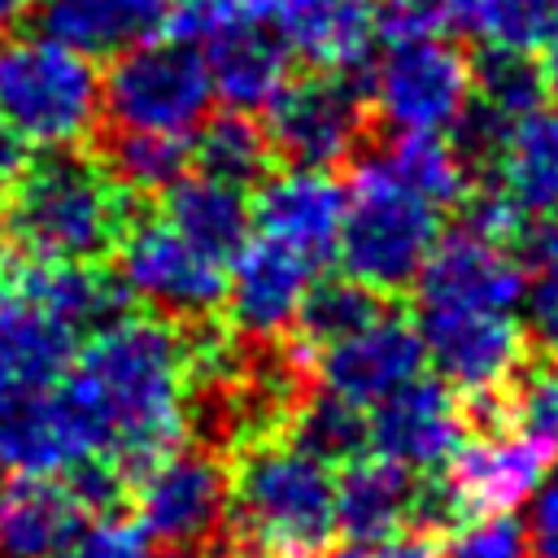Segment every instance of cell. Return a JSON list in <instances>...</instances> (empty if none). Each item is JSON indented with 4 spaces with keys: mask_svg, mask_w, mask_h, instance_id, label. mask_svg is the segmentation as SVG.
<instances>
[{
    "mask_svg": "<svg viewBox=\"0 0 558 558\" xmlns=\"http://www.w3.org/2000/svg\"><path fill=\"white\" fill-rule=\"evenodd\" d=\"M61 375L92 453L109 458L126 480L187 432L183 336L157 314H118L87 331V344L70 353Z\"/></svg>",
    "mask_w": 558,
    "mask_h": 558,
    "instance_id": "6da1fadb",
    "label": "cell"
},
{
    "mask_svg": "<svg viewBox=\"0 0 558 558\" xmlns=\"http://www.w3.org/2000/svg\"><path fill=\"white\" fill-rule=\"evenodd\" d=\"M227 536L231 558H314L336 532L331 466L288 445L257 436L235 445L227 466Z\"/></svg>",
    "mask_w": 558,
    "mask_h": 558,
    "instance_id": "7a4b0ae2",
    "label": "cell"
},
{
    "mask_svg": "<svg viewBox=\"0 0 558 558\" xmlns=\"http://www.w3.org/2000/svg\"><path fill=\"white\" fill-rule=\"evenodd\" d=\"M131 214L126 187L100 161L70 148H48L31 166H17L4 231L26 257L100 262L113 253Z\"/></svg>",
    "mask_w": 558,
    "mask_h": 558,
    "instance_id": "3957f363",
    "label": "cell"
},
{
    "mask_svg": "<svg viewBox=\"0 0 558 558\" xmlns=\"http://www.w3.org/2000/svg\"><path fill=\"white\" fill-rule=\"evenodd\" d=\"M440 240V209L405 187L384 157H362L344 187L336 253L344 275L384 292L414 288L427 253Z\"/></svg>",
    "mask_w": 558,
    "mask_h": 558,
    "instance_id": "277c9868",
    "label": "cell"
},
{
    "mask_svg": "<svg viewBox=\"0 0 558 558\" xmlns=\"http://www.w3.org/2000/svg\"><path fill=\"white\" fill-rule=\"evenodd\" d=\"M100 118V70L87 52L26 35L0 48V122L26 148H74Z\"/></svg>",
    "mask_w": 558,
    "mask_h": 558,
    "instance_id": "5b68a950",
    "label": "cell"
},
{
    "mask_svg": "<svg viewBox=\"0 0 558 558\" xmlns=\"http://www.w3.org/2000/svg\"><path fill=\"white\" fill-rule=\"evenodd\" d=\"M209 65L196 44L161 35L122 48L100 78V109L126 131L192 135L209 113Z\"/></svg>",
    "mask_w": 558,
    "mask_h": 558,
    "instance_id": "8992f818",
    "label": "cell"
},
{
    "mask_svg": "<svg viewBox=\"0 0 558 558\" xmlns=\"http://www.w3.org/2000/svg\"><path fill=\"white\" fill-rule=\"evenodd\" d=\"M366 105L362 70H314L288 78L266 105V140L292 166L331 170L362 148Z\"/></svg>",
    "mask_w": 558,
    "mask_h": 558,
    "instance_id": "52a82bcc",
    "label": "cell"
},
{
    "mask_svg": "<svg viewBox=\"0 0 558 558\" xmlns=\"http://www.w3.org/2000/svg\"><path fill=\"white\" fill-rule=\"evenodd\" d=\"M118 279L126 296L144 301L157 318L205 323L227 296V270L187 244L166 218L131 214L118 235Z\"/></svg>",
    "mask_w": 558,
    "mask_h": 558,
    "instance_id": "ba28073f",
    "label": "cell"
},
{
    "mask_svg": "<svg viewBox=\"0 0 558 558\" xmlns=\"http://www.w3.org/2000/svg\"><path fill=\"white\" fill-rule=\"evenodd\" d=\"M135 523L148 541L205 549L227 519V462L214 445H174L131 475Z\"/></svg>",
    "mask_w": 558,
    "mask_h": 558,
    "instance_id": "9c48e42d",
    "label": "cell"
},
{
    "mask_svg": "<svg viewBox=\"0 0 558 558\" xmlns=\"http://www.w3.org/2000/svg\"><path fill=\"white\" fill-rule=\"evenodd\" d=\"M379 118L397 131H445L471 96V61L432 39H397L366 78Z\"/></svg>",
    "mask_w": 558,
    "mask_h": 558,
    "instance_id": "30bf717a",
    "label": "cell"
},
{
    "mask_svg": "<svg viewBox=\"0 0 558 558\" xmlns=\"http://www.w3.org/2000/svg\"><path fill=\"white\" fill-rule=\"evenodd\" d=\"M214 92L231 109H266L292 78V44L283 39L270 0H222L214 26L196 44Z\"/></svg>",
    "mask_w": 558,
    "mask_h": 558,
    "instance_id": "8fae6325",
    "label": "cell"
},
{
    "mask_svg": "<svg viewBox=\"0 0 558 558\" xmlns=\"http://www.w3.org/2000/svg\"><path fill=\"white\" fill-rule=\"evenodd\" d=\"M418 336L436 375L466 397L506 392L527 357L514 310H418Z\"/></svg>",
    "mask_w": 558,
    "mask_h": 558,
    "instance_id": "7c38bea8",
    "label": "cell"
},
{
    "mask_svg": "<svg viewBox=\"0 0 558 558\" xmlns=\"http://www.w3.org/2000/svg\"><path fill=\"white\" fill-rule=\"evenodd\" d=\"M423 336L418 323L405 314H392L388 305L357 331L331 340L327 349L314 353L318 384L353 405H375L414 375H423Z\"/></svg>",
    "mask_w": 558,
    "mask_h": 558,
    "instance_id": "4fadbf2b",
    "label": "cell"
},
{
    "mask_svg": "<svg viewBox=\"0 0 558 558\" xmlns=\"http://www.w3.org/2000/svg\"><path fill=\"white\" fill-rule=\"evenodd\" d=\"M523 283L527 270L519 257L475 227H458L436 240L414 279L418 310H514L523 301Z\"/></svg>",
    "mask_w": 558,
    "mask_h": 558,
    "instance_id": "5bb4252c",
    "label": "cell"
},
{
    "mask_svg": "<svg viewBox=\"0 0 558 558\" xmlns=\"http://www.w3.org/2000/svg\"><path fill=\"white\" fill-rule=\"evenodd\" d=\"M462 436L466 414L445 379L414 375L410 384L375 401L366 414V449L405 471H440L445 458L462 445Z\"/></svg>",
    "mask_w": 558,
    "mask_h": 558,
    "instance_id": "9a60e30c",
    "label": "cell"
},
{
    "mask_svg": "<svg viewBox=\"0 0 558 558\" xmlns=\"http://www.w3.org/2000/svg\"><path fill=\"white\" fill-rule=\"evenodd\" d=\"M440 480L449 484L462 519L466 514H506L523 506L536 484L545 480V449L532 445L523 432L510 436L506 427L475 432L471 440L445 458Z\"/></svg>",
    "mask_w": 558,
    "mask_h": 558,
    "instance_id": "2e32d148",
    "label": "cell"
},
{
    "mask_svg": "<svg viewBox=\"0 0 558 558\" xmlns=\"http://www.w3.org/2000/svg\"><path fill=\"white\" fill-rule=\"evenodd\" d=\"M96 458L87 427L61 388H13L0 392V466L13 475H61Z\"/></svg>",
    "mask_w": 558,
    "mask_h": 558,
    "instance_id": "e0dca14e",
    "label": "cell"
},
{
    "mask_svg": "<svg viewBox=\"0 0 558 558\" xmlns=\"http://www.w3.org/2000/svg\"><path fill=\"white\" fill-rule=\"evenodd\" d=\"M248 209L266 240L283 244L288 253L305 257L318 270L336 253L344 187L327 170L292 166L283 174H266L257 187V201Z\"/></svg>",
    "mask_w": 558,
    "mask_h": 558,
    "instance_id": "ac0fdd59",
    "label": "cell"
},
{
    "mask_svg": "<svg viewBox=\"0 0 558 558\" xmlns=\"http://www.w3.org/2000/svg\"><path fill=\"white\" fill-rule=\"evenodd\" d=\"M314 279V266L283 244L257 235L244 240V248L231 257L227 275V305H231V327L244 340H275L292 327L296 305Z\"/></svg>",
    "mask_w": 558,
    "mask_h": 558,
    "instance_id": "d6986e66",
    "label": "cell"
},
{
    "mask_svg": "<svg viewBox=\"0 0 558 558\" xmlns=\"http://www.w3.org/2000/svg\"><path fill=\"white\" fill-rule=\"evenodd\" d=\"M4 288L26 305L57 318L65 331H96L126 314V288L118 275L100 270L96 262H57V257H26L4 270Z\"/></svg>",
    "mask_w": 558,
    "mask_h": 558,
    "instance_id": "ffe728a7",
    "label": "cell"
},
{
    "mask_svg": "<svg viewBox=\"0 0 558 558\" xmlns=\"http://www.w3.org/2000/svg\"><path fill=\"white\" fill-rule=\"evenodd\" d=\"M488 187L527 218H558V109L536 105L510 122Z\"/></svg>",
    "mask_w": 558,
    "mask_h": 558,
    "instance_id": "44dd1931",
    "label": "cell"
},
{
    "mask_svg": "<svg viewBox=\"0 0 558 558\" xmlns=\"http://www.w3.org/2000/svg\"><path fill=\"white\" fill-rule=\"evenodd\" d=\"M270 13L314 70H362L375 35V0H270Z\"/></svg>",
    "mask_w": 558,
    "mask_h": 558,
    "instance_id": "7402d4cb",
    "label": "cell"
},
{
    "mask_svg": "<svg viewBox=\"0 0 558 558\" xmlns=\"http://www.w3.org/2000/svg\"><path fill=\"white\" fill-rule=\"evenodd\" d=\"M414 480L405 466L388 458H349L336 480V527H344L357 545L392 541L410 527Z\"/></svg>",
    "mask_w": 558,
    "mask_h": 558,
    "instance_id": "603a6c76",
    "label": "cell"
},
{
    "mask_svg": "<svg viewBox=\"0 0 558 558\" xmlns=\"http://www.w3.org/2000/svg\"><path fill=\"white\" fill-rule=\"evenodd\" d=\"M161 218L187 244L209 253L214 262H231L253 231V209L244 201V187L222 183L214 174H179L166 187V214Z\"/></svg>",
    "mask_w": 558,
    "mask_h": 558,
    "instance_id": "cb8c5ba5",
    "label": "cell"
},
{
    "mask_svg": "<svg viewBox=\"0 0 558 558\" xmlns=\"http://www.w3.org/2000/svg\"><path fill=\"white\" fill-rule=\"evenodd\" d=\"M78 523L83 506L52 475H17L0 488V558H52Z\"/></svg>",
    "mask_w": 558,
    "mask_h": 558,
    "instance_id": "d4e9b609",
    "label": "cell"
},
{
    "mask_svg": "<svg viewBox=\"0 0 558 558\" xmlns=\"http://www.w3.org/2000/svg\"><path fill=\"white\" fill-rule=\"evenodd\" d=\"M161 22H166V0H39L44 35L87 57L122 52L157 35Z\"/></svg>",
    "mask_w": 558,
    "mask_h": 558,
    "instance_id": "484cf974",
    "label": "cell"
},
{
    "mask_svg": "<svg viewBox=\"0 0 558 558\" xmlns=\"http://www.w3.org/2000/svg\"><path fill=\"white\" fill-rule=\"evenodd\" d=\"M74 353V331H65L44 310L22 296L0 292V392L57 384Z\"/></svg>",
    "mask_w": 558,
    "mask_h": 558,
    "instance_id": "4316f807",
    "label": "cell"
},
{
    "mask_svg": "<svg viewBox=\"0 0 558 558\" xmlns=\"http://www.w3.org/2000/svg\"><path fill=\"white\" fill-rule=\"evenodd\" d=\"M283 440L305 449L310 458L327 466H344L349 458L366 453V414L362 405L336 397V392H301L296 405L283 418Z\"/></svg>",
    "mask_w": 558,
    "mask_h": 558,
    "instance_id": "83f0119b",
    "label": "cell"
},
{
    "mask_svg": "<svg viewBox=\"0 0 558 558\" xmlns=\"http://www.w3.org/2000/svg\"><path fill=\"white\" fill-rule=\"evenodd\" d=\"M388 170L414 187L418 196H427L436 209L445 205H462L466 192L475 187L466 161L458 157V148L449 144V135L440 131H401L392 144H388Z\"/></svg>",
    "mask_w": 558,
    "mask_h": 558,
    "instance_id": "f1b7e54d",
    "label": "cell"
},
{
    "mask_svg": "<svg viewBox=\"0 0 558 558\" xmlns=\"http://www.w3.org/2000/svg\"><path fill=\"white\" fill-rule=\"evenodd\" d=\"M192 161L201 166V174H214L235 187H253L270 174L275 148L266 140V126H257L244 109H231L201 126V135L192 140Z\"/></svg>",
    "mask_w": 558,
    "mask_h": 558,
    "instance_id": "f546056e",
    "label": "cell"
},
{
    "mask_svg": "<svg viewBox=\"0 0 558 558\" xmlns=\"http://www.w3.org/2000/svg\"><path fill=\"white\" fill-rule=\"evenodd\" d=\"M187 161H192V135H166V131L113 126L100 148V166L126 192H166L179 174H187Z\"/></svg>",
    "mask_w": 558,
    "mask_h": 558,
    "instance_id": "4dcf8cb0",
    "label": "cell"
},
{
    "mask_svg": "<svg viewBox=\"0 0 558 558\" xmlns=\"http://www.w3.org/2000/svg\"><path fill=\"white\" fill-rule=\"evenodd\" d=\"M379 310H384V296L375 288L349 279V275L344 279H310V288H305V296L296 305L292 327H296V340L318 353L331 340L366 327Z\"/></svg>",
    "mask_w": 558,
    "mask_h": 558,
    "instance_id": "1f68e13d",
    "label": "cell"
},
{
    "mask_svg": "<svg viewBox=\"0 0 558 558\" xmlns=\"http://www.w3.org/2000/svg\"><path fill=\"white\" fill-rule=\"evenodd\" d=\"M471 96L493 105L506 118H519L536 105H545V74L527 52L510 48H488L471 61Z\"/></svg>",
    "mask_w": 558,
    "mask_h": 558,
    "instance_id": "d6a6232c",
    "label": "cell"
},
{
    "mask_svg": "<svg viewBox=\"0 0 558 558\" xmlns=\"http://www.w3.org/2000/svg\"><path fill=\"white\" fill-rule=\"evenodd\" d=\"M471 22L488 48L536 52L558 31V0H475Z\"/></svg>",
    "mask_w": 558,
    "mask_h": 558,
    "instance_id": "836d02e7",
    "label": "cell"
},
{
    "mask_svg": "<svg viewBox=\"0 0 558 558\" xmlns=\"http://www.w3.org/2000/svg\"><path fill=\"white\" fill-rule=\"evenodd\" d=\"M519 388L506 392V418L523 427L532 445L545 449V458H558V357L541 366H519Z\"/></svg>",
    "mask_w": 558,
    "mask_h": 558,
    "instance_id": "e575fe53",
    "label": "cell"
},
{
    "mask_svg": "<svg viewBox=\"0 0 558 558\" xmlns=\"http://www.w3.org/2000/svg\"><path fill=\"white\" fill-rule=\"evenodd\" d=\"M471 13L475 0H384L375 4V35L384 44L453 35L471 22Z\"/></svg>",
    "mask_w": 558,
    "mask_h": 558,
    "instance_id": "d590c367",
    "label": "cell"
},
{
    "mask_svg": "<svg viewBox=\"0 0 558 558\" xmlns=\"http://www.w3.org/2000/svg\"><path fill=\"white\" fill-rule=\"evenodd\" d=\"M436 558H532L527 527L506 514H466L449 527Z\"/></svg>",
    "mask_w": 558,
    "mask_h": 558,
    "instance_id": "8d00e7d4",
    "label": "cell"
},
{
    "mask_svg": "<svg viewBox=\"0 0 558 558\" xmlns=\"http://www.w3.org/2000/svg\"><path fill=\"white\" fill-rule=\"evenodd\" d=\"M52 558H153V549H148V532L135 519H113L105 510V514H92L87 523H78L57 545Z\"/></svg>",
    "mask_w": 558,
    "mask_h": 558,
    "instance_id": "74e56055",
    "label": "cell"
},
{
    "mask_svg": "<svg viewBox=\"0 0 558 558\" xmlns=\"http://www.w3.org/2000/svg\"><path fill=\"white\" fill-rule=\"evenodd\" d=\"M523 314H527V340L541 353L558 357V253L527 270Z\"/></svg>",
    "mask_w": 558,
    "mask_h": 558,
    "instance_id": "f35d334b",
    "label": "cell"
},
{
    "mask_svg": "<svg viewBox=\"0 0 558 558\" xmlns=\"http://www.w3.org/2000/svg\"><path fill=\"white\" fill-rule=\"evenodd\" d=\"M532 519H527V549L532 558H558V471L536 484Z\"/></svg>",
    "mask_w": 558,
    "mask_h": 558,
    "instance_id": "ab89813d",
    "label": "cell"
},
{
    "mask_svg": "<svg viewBox=\"0 0 558 558\" xmlns=\"http://www.w3.org/2000/svg\"><path fill=\"white\" fill-rule=\"evenodd\" d=\"M22 153H26V144H22L4 122H0V179H13V174H17Z\"/></svg>",
    "mask_w": 558,
    "mask_h": 558,
    "instance_id": "60d3db41",
    "label": "cell"
},
{
    "mask_svg": "<svg viewBox=\"0 0 558 558\" xmlns=\"http://www.w3.org/2000/svg\"><path fill=\"white\" fill-rule=\"evenodd\" d=\"M541 74H545V92L558 96V31L545 39V61H541Z\"/></svg>",
    "mask_w": 558,
    "mask_h": 558,
    "instance_id": "b9f144b4",
    "label": "cell"
},
{
    "mask_svg": "<svg viewBox=\"0 0 558 558\" xmlns=\"http://www.w3.org/2000/svg\"><path fill=\"white\" fill-rule=\"evenodd\" d=\"M314 558H388L384 545H349V549H331V554H314Z\"/></svg>",
    "mask_w": 558,
    "mask_h": 558,
    "instance_id": "7bdbcfd3",
    "label": "cell"
},
{
    "mask_svg": "<svg viewBox=\"0 0 558 558\" xmlns=\"http://www.w3.org/2000/svg\"><path fill=\"white\" fill-rule=\"evenodd\" d=\"M31 4H35V0H0V26H13L17 17H26Z\"/></svg>",
    "mask_w": 558,
    "mask_h": 558,
    "instance_id": "ee69618b",
    "label": "cell"
},
{
    "mask_svg": "<svg viewBox=\"0 0 558 558\" xmlns=\"http://www.w3.org/2000/svg\"><path fill=\"white\" fill-rule=\"evenodd\" d=\"M157 558H205V549H179V545H166V554Z\"/></svg>",
    "mask_w": 558,
    "mask_h": 558,
    "instance_id": "f6af8a7d",
    "label": "cell"
},
{
    "mask_svg": "<svg viewBox=\"0 0 558 558\" xmlns=\"http://www.w3.org/2000/svg\"><path fill=\"white\" fill-rule=\"evenodd\" d=\"M4 270H9V266H4V262H0V292H4Z\"/></svg>",
    "mask_w": 558,
    "mask_h": 558,
    "instance_id": "bcb514c9",
    "label": "cell"
}]
</instances>
